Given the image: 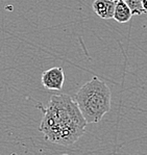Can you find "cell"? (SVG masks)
I'll return each instance as SVG.
<instances>
[{
  "label": "cell",
  "mask_w": 147,
  "mask_h": 155,
  "mask_svg": "<svg viewBox=\"0 0 147 155\" xmlns=\"http://www.w3.org/2000/svg\"><path fill=\"white\" fill-rule=\"evenodd\" d=\"M142 8L145 11V13H147V0H142Z\"/></svg>",
  "instance_id": "52a82bcc"
},
{
  "label": "cell",
  "mask_w": 147,
  "mask_h": 155,
  "mask_svg": "<svg viewBox=\"0 0 147 155\" xmlns=\"http://www.w3.org/2000/svg\"><path fill=\"white\" fill-rule=\"evenodd\" d=\"M132 17V13L126 3L123 0H118L116 2L115 11H114L113 19L118 23H127L130 21Z\"/></svg>",
  "instance_id": "5b68a950"
},
{
  "label": "cell",
  "mask_w": 147,
  "mask_h": 155,
  "mask_svg": "<svg viewBox=\"0 0 147 155\" xmlns=\"http://www.w3.org/2000/svg\"><path fill=\"white\" fill-rule=\"evenodd\" d=\"M123 1L129 5L132 13V16H139L142 14H145V11L142 8V0H123Z\"/></svg>",
  "instance_id": "8992f818"
},
{
  "label": "cell",
  "mask_w": 147,
  "mask_h": 155,
  "mask_svg": "<svg viewBox=\"0 0 147 155\" xmlns=\"http://www.w3.org/2000/svg\"><path fill=\"white\" fill-rule=\"evenodd\" d=\"M11 155H17V154H15V153H13V154H11Z\"/></svg>",
  "instance_id": "9c48e42d"
},
{
  "label": "cell",
  "mask_w": 147,
  "mask_h": 155,
  "mask_svg": "<svg viewBox=\"0 0 147 155\" xmlns=\"http://www.w3.org/2000/svg\"><path fill=\"white\" fill-rule=\"evenodd\" d=\"M42 84L47 90L60 91L65 82V73L61 67H53L42 73Z\"/></svg>",
  "instance_id": "3957f363"
},
{
  "label": "cell",
  "mask_w": 147,
  "mask_h": 155,
  "mask_svg": "<svg viewBox=\"0 0 147 155\" xmlns=\"http://www.w3.org/2000/svg\"><path fill=\"white\" fill-rule=\"evenodd\" d=\"M115 6L116 2L111 1V0H94L92 4L94 13L104 20L113 18Z\"/></svg>",
  "instance_id": "277c9868"
},
{
  "label": "cell",
  "mask_w": 147,
  "mask_h": 155,
  "mask_svg": "<svg viewBox=\"0 0 147 155\" xmlns=\"http://www.w3.org/2000/svg\"><path fill=\"white\" fill-rule=\"evenodd\" d=\"M87 125L72 97L61 94L50 97L39 129L45 140L62 146H70L85 134Z\"/></svg>",
  "instance_id": "6da1fadb"
},
{
  "label": "cell",
  "mask_w": 147,
  "mask_h": 155,
  "mask_svg": "<svg viewBox=\"0 0 147 155\" xmlns=\"http://www.w3.org/2000/svg\"><path fill=\"white\" fill-rule=\"evenodd\" d=\"M111 1H114V2H117L118 0H111Z\"/></svg>",
  "instance_id": "ba28073f"
},
{
  "label": "cell",
  "mask_w": 147,
  "mask_h": 155,
  "mask_svg": "<svg viewBox=\"0 0 147 155\" xmlns=\"http://www.w3.org/2000/svg\"><path fill=\"white\" fill-rule=\"evenodd\" d=\"M111 90L98 77H93L76 92L73 100L88 124L98 123L111 109Z\"/></svg>",
  "instance_id": "7a4b0ae2"
}]
</instances>
